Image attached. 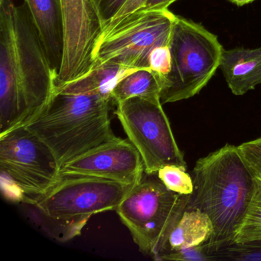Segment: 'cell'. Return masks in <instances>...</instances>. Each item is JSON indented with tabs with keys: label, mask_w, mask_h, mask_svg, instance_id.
I'll list each match as a JSON object with an SVG mask.
<instances>
[{
	"label": "cell",
	"mask_w": 261,
	"mask_h": 261,
	"mask_svg": "<svg viewBox=\"0 0 261 261\" xmlns=\"http://www.w3.org/2000/svg\"><path fill=\"white\" fill-rule=\"evenodd\" d=\"M60 170L53 151L25 126L0 136L1 188L7 199L37 204L57 184Z\"/></svg>",
	"instance_id": "4"
},
{
	"label": "cell",
	"mask_w": 261,
	"mask_h": 261,
	"mask_svg": "<svg viewBox=\"0 0 261 261\" xmlns=\"http://www.w3.org/2000/svg\"><path fill=\"white\" fill-rule=\"evenodd\" d=\"M61 1L65 46L56 89L84 77L94 68L96 51L103 33L94 0Z\"/></svg>",
	"instance_id": "10"
},
{
	"label": "cell",
	"mask_w": 261,
	"mask_h": 261,
	"mask_svg": "<svg viewBox=\"0 0 261 261\" xmlns=\"http://www.w3.org/2000/svg\"><path fill=\"white\" fill-rule=\"evenodd\" d=\"M163 260H211L210 253L206 244L172 252L164 256Z\"/></svg>",
	"instance_id": "23"
},
{
	"label": "cell",
	"mask_w": 261,
	"mask_h": 261,
	"mask_svg": "<svg viewBox=\"0 0 261 261\" xmlns=\"http://www.w3.org/2000/svg\"><path fill=\"white\" fill-rule=\"evenodd\" d=\"M135 70L137 69L114 62H106L94 67L84 77L57 88L56 92L99 94L111 98V92L119 81Z\"/></svg>",
	"instance_id": "15"
},
{
	"label": "cell",
	"mask_w": 261,
	"mask_h": 261,
	"mask_svg": "<svg viewBox=\"0 0 261 261\" xmlns=\"http://www.w3.org/2000/svg\"><path fill=\"white\" fill-rule=\"evenodd\" d=\"M261 241V179L254 178V189L247 213L233 244Z\"/></svg>",
	"instance_id": "18"
},
{
	"label": "cell",
	"mask_w": 261,
	"mask_h": 261,
	"mask_svg": "<svg viewBox=\"0 0 261 261\" xmlns=\"http://www.w3.org/2000/svg\"><path fill=\"white\" fill-rule=\"evenodd\" d=\"M213 233V224L205 213L186 207L152 257L155 260H163L165 256L172 252L207 244Z\"/></svg>",
	"instance_id": "13"
},
{
	"label": "cell",
	"mask_w": 261,
	"mask_h": 261,
	"mask_svg": "<svg viewBox=\"0 0 261 261\" xmlns=\"http://www.w3.org/2000/svg\"><path fill=\"white\" fill-rule=\"evenodd\" d=\"M194 189L187 207L198 209L212 221L214 233L207 243L210 256L233 244L254 189V177L238 146L226 144L199 159L192 172Z\"/></svg>",
	"instance_id": "2"
},
{
	"label": "cell",
	"mask_w": 261,
	"mask_h": 261,
	"mask_svg": "<svg viewBox=\"0 0 261 261\" xmlns=\"http://www.w3.org/2000/svg\"><path fill=\"white\" fill-rule=\"evenodd\" d=\"M189 197L168 189L156 173L145 172L115 211L140 251L153 256L187 207Z\"/></svg>",
	"instance_id": "6"
},
{
	"label": "cell",
	"mask_w": 261,
	"mask_h": 261,
	"mask_svg": "<svg viewBox=\"0 0 261 261\" xmlns=\"http://www.w3.org/2000/svg\"><path fill=\"white\" fill-rule=\"evenodd\" d=\"M238 149L253 176L261 179V137L242 143Z\"/></svg>",
	"instance_id": "21"
},
{
	"label": "cell",
	"mask_w": 261,
	"mask_h": 261,
	"mask_svg": "<svg viewBox=\"0 0 261 261\" xmlns=\"http://www.w3.org/2000/svg\"><path fill=\"white\" fill-rule=\"evenodd\" d=\"M133 186L88 175H61L53 189L33 205L61 219L91 218L116 210Z\"/></svg>",
	"instance_id": "9"
},
{
	"label": "cell",
	"mask_w": 261,
	"mask_h": 261,
	"mask_svg": "<svg viewBox=\"0 0 261 261\" xmlns=\"http://www.w3.org/2000/svg\"><path fill=\"white\" fill-rule=\"evenodd\" d=\"M116 114L128 140L141 155L145 172L175 165L187 169L160 98L133 97L117 103Z\"/></svg>",
	"instance_id": "7"
},
{
	"label": "cell",
	"mask_w": 261,
	"mask_h": 261,
	"mask_svg": "<svg viewBox=\"0 0 261 261\" xmlns=\"http://www.w3.org/2000/svg\"><path fill=\"white\" fill-rule=\"evenodd\" d=\"M159 178L166 188L179 195H192L194 185L192 175L186 169L175 165H167L156 172Z\"/></svg>",
	"instance_id": "20"
},
{
	"label": "cell",
	"mask_w": 261,
	"mask_h": 261,
	"mask_svg": "<svg viewBox=\"0 0 261 261\" xmlns=\"http://www.w3.org/2000/svg\"><path fill=\"white\" fill-rule=\"evenodd\" d=\"M127 0H94L103 28L117 14Z\"/></svg>",
	"instance_id": "25"
},
{
	"label": "cell",
	"mask_w": 261,
	"mask_h": 261,
	"mask_svg": "<svg viewBox=\"0 0 261 261\" xmlns=\"http://www.w3.org/2000/svg\"><path fill=\"white\" fill-rule=\"evenodd\" d=\"M146 1L147 0H127L117 14L103 28V36L112 31L125 18L127 17L132 13L141 10L144 7Z\"/></svg>",
	"instance_id": "24"
},
{
	"label": "cell",
	"mask_w": 261,
	"mask_h": 261,
	"mask_svg": "<svg viewBox=\"0 0 261 261\" xmlns=\"http://www.w3.org/2000/svg\"><path fill=\"white\" fill-rule=\"evenodd\" d=\"M175 16L169 10L137 11L129 15L102 36L94 67L114 62L134 69L149 70L152 50L169 45Z\"/></svg>",
	"instance_id": "8"
},
{
	"label": "cell",
	"mask_w": 261,
	"mask_h": 261,
	"mask_svg": "<svg viewBox=\"0 0 261 261\" xmlns=\"http://www.w3.org/2000/svg\"><path fill=\"white\" fill-rule=\"evenodd\" d=\"M177 0H147L144 7L138 11H155V10H169L171 4Z\"/></svg>",
	"instance_id": "26"
},
{
	"label": "cell",
	"mask_w": 261,
	"mask_h": 261,
	"mask_svg": "<svg viewBox=\"0 0 261 261\" xmlns=\"http://www.w3.org/2000/svg\"><path fill=\"white\" fill-rule=\"evenodd\" d=\"M160 82L149 69H137L120 79L111 92L116 105L133 97L160 98Z\"/></svg>",
	"instance_id": "16"
},
{
	"label": "cell",
	"mask_w": 261,
	"mask_h": 261,
	"mask_svg": "<svg viewBox=\"0 0 261 261\" xmlns=\"http://www.w3.org/2000/svg\"><path fill=\"white\" fill-rule=\"evenodd\" d=\"M60 171L61 175H88L133 186L143 178L145 168L129 140L118 138L65 163Z\"/></svg>",
	"instance_id": "11"
},
{
	"label": "cell",
	"mask_w": 261,
	"mask_h": 261,
	"mask_svg": "<svg viewBox=\"0 0 261 261\" xmlns=\"http://www.w3.org/2000/svg\"><path fill=\"white\" fill-rule=\"evenodd\" d=\"M112 101L99 94L55 92L25 127L50 148L62 167L119 138L111 127Z\"/></svg>",
	"instance_id": "3"
},
{
	"label": "cell",
	"mask_w": 261,
	"mask_h": 261,
	"mask_svg": "<svg viewBox=\"0 0 261 261\" xmlns=\"http://www.w3.org/2000/svg\"><path fill=\"white\" fill-rule=\"evenodd\" d=\"M56 77L25 3L0 0V136L27 126L43 110Z\"/></svg>",
	"instance_id": "1"
},
{
	"label": "cell",
	"mask_w": 261,
	"mask_h": 261,
	"mask_svg": "<svg viewBox=\"0 0 261 261\" xmlns=\"http://www.w3.org/2000/svg\"><path fill=\"white\" fill-rule=\"evenodd\" d=\"M231 4H234L237 7H243L247 4L254 2L255 0H228Z\"/></svg>",
	"instance_id": "27"
},
{
	"label": "cell",
	"mask_w": 261,
	"mask_h": 261,
	"mask_svg": "<svg viewBox=\"0 0 261 261\" xmlns=\"http://www.w3.org/2000/svg\"><path fill=\"white\" fill-rule=\"evenodd\" d=\"M28 215L32 221L55 240L66 242L82 233L90 218L61 219L42 212L36 205H30Z\"/></svg>",
	"instance_id": "17"
},
{
	"label": "cell",
	"mask_w": 261,
	"mask_h": 261,
	"mask_svg": "<svg viewBox=\"0 0 261 261\" xmlns=\"http://www.w3.org/2000/svg\"><path fill=\"white\" fill-rule=\"evenodd\" d=\"M220 68L232 94L244 95L261 84V47L223 50Z\"/></svg>",
	"instance_id": "14"
},
{
	"label": "cell",
	"mask_w": 261,
	"mask_h": 261,
	"mask_svg": "<svg viewBox=\"0 0 261 261\" xmlns=\"http://www.w3.org/2000/svg\"><path fill=\"white\" fill-rule=\"evenodd\" d=\"M211 260L261 261V241L221 247L212 253Z\"/></svg>",
	"instance_id": "19"
},
{
	"label": "cell",
	"mask_w": 261,
	"mask_h": 261,
	"mask_svg": "<svg viewBox=\"0 0 261 261\" xmlns=\"http://www.w3.org/2000/svg\"><path fill=\"white\" fill-rule=\"evenodd\" d=\"M169 46L172 67L160 83L163 105L198 94L219 68L224 50L213 33L178 16L172 25Z\"/></svg>",
	"instance_id": "5"
},
{
	"label": "cell",
	"mask_w": 261,
	"mask_h": 261,
	"mask_svg": "<svg viewBox=\"0 0 261 261\" xmlns=\"http://www.w3.org/2000/svg\"><path fill=\"white\" fill-rule=\"evenodd\" d=\"M49 59L59 74L63 60L65 35L61 0H25Z\"/></svg>",
	"instance_id": "12"
},
{
	"label": "cell",
	"mask_w": 261,
	"mask_h": 261,
	"mask_svg": "<svg viewBox=\"0 0 261 261\" xmlns=\"http://www.w3.org/2000/svg\"><path fill=\"white\" fill-rule=\"evenodd\" d=\"M171 67L172 56L169 45L157 47L152 50L149 56V70L155 74L160 84L170 72Z\"/></svg>",
	"instance_id": "22"
}]
</instances>
